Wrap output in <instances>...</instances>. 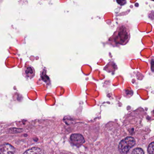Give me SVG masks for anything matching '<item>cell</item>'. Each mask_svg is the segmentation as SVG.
I'll list each match as a JSON object with an SVG mask.
<instances>
[{"instance_id": "obj_1", "label": "cell", "mask_w": 154, "mask_h": 154, "mask_svg": "<svg viewBox=\"0 0 154 154\" xmlns=\"http://www.w3.org/2000/svg\"><path fill=\"white\" fill-rule=\"evenodd\" d=\"M130 31L127 26H120L114 34V41L116 44L125 45L130 39Z\"/></svg>"}, {"instance_id": "obj_2", "label": "cell", "mask_w": 154, "mask_h": 154, "mask_svg": "<svg viewBox=\"0 0 154 154\" xmlns=\"http://www.w3.org/2000/svg\"><path fill=\"white\" fill-rule=\"evenodd\" d=\"M135 140L132 137H127L122 140L119 145V150L121 153L127 154L135 144Z\"/></svg>"}, {"instance_id": "obj_3", "label": "cell", "mask_w": 154, "mask_h": 154, "mask_svg": "<svg viewBox=\"0 0 154 154\" xmlns=\"http://www.w3.org/2000/svg\"><path fill=\"white\" fill-rule=\"evenodd\" d=\"M71 142L77 146H80L85 142L84 138L80 134H73L70 137Z\"/></svg>"}, {"instance_id": "obj_4", "label": "cell", "mask_w": 154, "mask_h": 154, "mask_svg": "<svg viewBox=\"0 0 154 154\" xmlns=\"http://www.w3.org/2000/svg\"><path fill=\"white\" fill-rule=\"evenodd\" d=\"M15 149L13 146L5 143L0 146V154H14Z\"/></svg>"}, {"instance_id": "obj_5", "label": "cell", "mask_w": 154, "mask_h": 154, "mask_svg": "<svg viewBox=\"0 0 154 154\" xmlns=\"http://www.w3.org/2000/svg\"><path fill=\"white\" fill-rule=\"evenodd\" d=\"M24 154H44L43 149L40 148L33 147L26 151Z\"/></svg>"}, {"instance_id": "obj_6", "label": "cell", "mask_w": 154, "mask_h": 154, "mask_svg": "<svg viewBox=\"0 0 154 154\" xmlns=\"http://www.w3.org/2000/svg\"><path fill=\"white\" fill-rule=\"evenodd\" d=\"M26 74L27 76L31 78H32L35 75V72H34V69L30 66L27 67L26 70Z\"/></svg>"}, {"instance_id": "obj_7", "label": "cell", "mask_w": 154, "mask_h": 154, "mask_svg": "<svg viewBox=\"0 0 154 154\" xmlns=\"http://www.w3.org/2000/svg\"><path fill=\"white\" fill-rule=\"evenodd\" d=\"M131 154H144L143 149L140 148H137L133 149Z\"/></svg>"}, {"instance_id": "obj_8", "label": "cell", "mask_w": 154, "mask_h": 154, "mask_svg": "<svg viewBox=\"0 0 154 154\" xmlns=\"http://www.w3.org/2000/svg\"><path fill=\"white\" fill-rule=\"evenodd\" d=\"M154 142H152V143L149 144L148 148V152L149 154H154Z\"/></svg>"}]
</instances>
